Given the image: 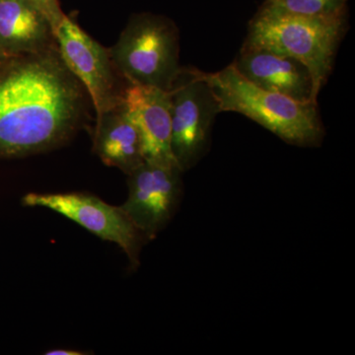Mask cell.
<instances>
[{
    "label": "cell",
    "instance_id": "6da1fadb",
    "mask_svg": "<svg viewBox=\"0 0 355 355\" xmlns=\"http://www.w3.org/2000/svg\"><path fill=\"white\" fill-rule=\"evenodd\" d=\"M83 86L55 44L0 64V157L51 150L83 120Z\"/></svg>",
    "mask_w": 355,
    "mask_h": 355
},
{
    "label": "cell",
    "instance_id": "7a4b0ae2",
    "mask_svg": "<svg viewBox=\"0 0 355 355\" xmlns=\"http://www.w3.org/2000/svg\"><path fill=\"white\" fill-rule=\"evenodd\" d=\"M220 112L241 114L270 130L291 146L315 147L321 144L324 130L318 103H302L265 90L240 76L232 64L207 73Z\"/></svg>",
    "mask_w": 355,
    "mask_h": 355
},
{
    "label": "cell",
    "instance_id": "3957f363",
    "mask_svg": "<svg viewBox=\"0 0 355 355\" xmlns=\"http://www.w3.org/2000/svg\"><path fill=\"white\" fill-rule=\"evenodd\" d=\"M347 29V13L328 18L254 16L244 44L296 58L309 69L318 94L328 80Z\"/></svg>",
    "mask_w": 355,
    "mask_h": 355
},
{
    "label": "cell",
    "instance_id": "277c9868",
    "mask_svg": "<svg viewBox=\"0 0 355 355\" xmlns=\"http://www.w3.org/2000/svg\"><path fill=\"white\" fill-rule=\"evenodd\" d=\"M109 51L119 73L132 85L168 91L181 69L179 32L163 16L135 15Z\"/></svg>",
    "mask_w": 355,
    "mask_h": 355
},
{
    "label": "cell",
    "instance_id": "5b68a950",
    "mask_svg": "<svg viewBox=\"0 0 355 355\" xmlns=\"http://www.w3.org/2000/svg\"><path fill=\"white\" fill-rule=\"evenodd\" d=\"M171 109V150L182 171H188L209 150L212 125L221 113L205 72L181 67L168 90Z\"/></svg>",
    "mask_w": 355,
    "mask_h": 355
},
{
    "label": "cell",
    "instance_id": "8992f818",
    "mask_svg": "<svg viewBox=\"0 0 355 355\" xmlns=\"http://www.w3.org/2000/svg\"><path fill=\"white\" fill-rule=\"evenodd\" d=\"M22 205L53 210L104 241L114 243L127 254L130 266L139 268L147 240L121 207L87 193H30L23 197Z\"/></svg>",
    "mask_w": 355,
    "mask_h": 355
},
{
    "label": "cell",
    "instance_id": "52a82bcc",
    "mask_svg": "<svg viewBox=\"0 0 355 355\" xmlns=\"http://www.w3.org/2000/svg\"><path fill=\"white\" fill-rule=\"evenodd\" d=\"M55 40L67 69L90 96L97 116L123 102L127 87L121 89L119 85L118 77L121 76L108 49L67 15L55 30Z\"/></svg>",
    "mask_w": 355,
    "mask_h": 355
},
{
    "label": "cell",
    "instance_id": "ba28073f",
    "mask_svg": "<svg viewBox=\"0 0 355 355\" xmlns=\"http://www.w3.org/2000/svg\"><path fill=\"white\" fill-rule=\"evenodd\" d=\"M183 173L176 164L144 161L128 175V198L121 207L147 242L155 239L176 214Z\"/></svg>",
    "mask_w": 355,
    "mask_h": 355
},
{
    "label": "cell",
    "instance_id": "9c48e42d",
    "mask_svg": "<svg viewBox=\"0 0 355 355\" xmlns=\"http://www.w3.org/2000/svg\"><path fill=\"white\" fill-rule=\"evenodd\" d=\"M246 80L265 90L302 103H318V92L309 69L296 58L243 44L231 64Z\"/></svg>",
    "mask_w": 355,
    "mask_h": 355
},
{
    "label": "cell",
    "instance_id": "30bf717a",
    "mask_svg": "<svg viewBox=\"0 0 355 355\" xmlns=\"http://www.w3.org/2000/svg\"><path fill=\"white\" fill-rule=\"evenodd\" d=\"M123 103L139 130L146 161L176 164L171 150V109L168 91L128 84L123 93Z\"/></svg>",
    "mask_w": 355,
    "mask_h": 355
},
{
    "label": "cell",
    "instance_id": "8fae6325",
    "mask_svg": "<svg viewBox=\"0 0 355 355\" xmlns=\"http://www.w3.org/2000/svg\"><path fill=\"white\" fill-rule=\"evenodd\" d=\"M50 21L32 0H0V48L11 57L55 44Z\"/></svg>",
    "mask_w": 355,
    "mask_h": 355
},
{
    "label": "cell",
    "instance_id": "7c38bea8",
    "mask_svg": "<svg viewBox=\"0 0 355 355\" xmlns=\"http://www.w3.org/2000/svg\"><path fill=\"white\" fill-rule=\"evenodd\" d=\"M94 150L104 164L118 168L127 175L146 161L139 130L123 99L96 119Z\"/></svg>",
    "mask_w": 355,
    "mask_h": 355
},
{
    "label": "cell",
    "instance_id": "4fadbf2b",
    "mask_svg": "<svg viewBox=\"0 0 355 355\" xmlns=\"http://www.w3.org/2000/svg\"><path fill=\"white\" fill-rule=\"evenodd\" d=\"M347 13V0H263L258 15L328 18Z\"/></svg>",
    "mask_w": 355,
    "mask_h": 355
},
{
    "label": "cell",
    "instance_id": "5bb4252c",
    "mask_svg": "<svg viewBox=\"0 0 355 355\" xmlns=\"http://www.w3.org/2000/svg\"><path fill=\"white\" fill-rule=\"evenodd\" d=\"M37 6L41 9L42 12L50 21L53 33L57 30L58 26L64 19L65 14L60 8L58 0H32Z\"/></svg>",
    "mask_w": 355,
    "mask_h": 355
},
{
    "label": "cell",
    "instance_id": "9a60e30c",
    "mask_svg": "<svg viewBox=\"0 0 355 355\" xmlns=\"http://www.w3.org/2000/svg\"><path fill=\"white\" fill-rule=\"evenodd\" d=\"M88 352H83L80 350L67 349H50L44 352L46 355H83L87 354Z\"/></svg>",
    "mask_w": 355,
    "mask_h": 355
},
{
    "label": "cell",
    "instance_id": "2e32d148",
    "mask_svg": "<svg viewBox=\"0 0 355 355\" xmlns=\"http://www.w3.org/2000/svg\"><path fill=\"white\" fill-rule=\"evenodd\" d=\"M9 58H11V55H9L8 53H6V51L0 48V64H2L4 62H6Z\"/></svg>",
    "mask_w": 355,
    "mask_h": 355
}]
</instances>
